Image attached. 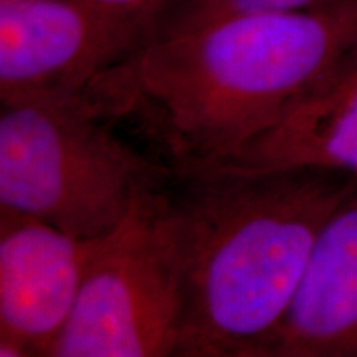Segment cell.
<instances>
[{"label": "cell", "instance_id": "cell-1", "mask_svg": "<svg viewBox=\"0 0 357 357\" xmlns=\"http://www.w3.org/2000/svg\"><path fill=\"white\" fill-rule=\"evenodd\" d=\"M354 50L357 0L234 13L159 35L86 96L136 126L177 176L234 164Z\"/></svg>", "mask_w": 357, "mask_h": 357}, {"label": "cell", "instance_id": "cell-2", "mask_svg": "<svg viewBox=\"0 0 357 357\" xmlns=\"http://www.w3.org/2000/svg\"><path fill=\"white\" fill-rule=\"evenodd\" d=\"M356 184L316 167L174 174L160 211L181 294L174 357H260Z\"/></svg>", "mask_w": 357, "mask_h": 357}, {"label": "cell", "instance_id": "cell-3", "mask_svg": "<svg viewBox=\"0 0 357 357\" xmlns=\"http://www.w3.org/2000/svg\"><path fill=\"white\" fill-rule=\"evenodd\" d=\"M86 95L2 105L0 207L78 238L121 225L146 192L171 184L159 155L141 153Z\"/></svg>", "mask_w": 357, "mask_h": 357}, {"label": "cell", "instance_id": "cell-4", "mask_svg": "<svg viewBox=\"0 0 357 357\" xmlns=\"http://www.w3.org/2000/svg\"><path fill=\"white\" fill-rule=\"evenodd\" d=\"M166 189L137 197L102 236L47 357L176 356L181 294L160 218Z\"/></svg>", "mask_w": 357, "mask_h": 357}, {"label": "cell", "instance_id": "cell-5", "mask_svg": "<svg viewBox=\"0 0 357 357\" xmlns=\"http://www.w3.org/2000/svg\"><path fill=\"white\" fill-rule=\"evenodd\" d=\"M164 8L0 0V102L70 100L160 32Z\"/></svg>", "mask_w": 357, "mask_h": 357}, {"label": "cell", "instance_id": "cell-6", "mask_svg": "<svg viewBox=\"0 0 357 357\" xmlns=\"http://www.w3.org/2000/svg\"><path fill=\"white\" fill-rule=\"evenodd\" d=\"M101 238L0 207V356L47 357Z\"/></svg>", "mask_w": 357, "mask_h": 357}, {"label": "cell", "instance_id": "cell-7", "mask_svg": "<svg viewBox=\"0 0 357 357\" xmlns=\"http://www.w3.org/2000/svg\"><path fill=\"white\" fill-rule=\"evenodd\" d=\"M260 357H357V184L318 234Z\"/></svg>", "mask_w": 357, "mask_h": 357}, {"label": "cell", "instance_id": "cell-8", "mask_svg": "<svg viewBox=\"0 0 357 357\" xmlns=\"http://www.w3.org/2000/svg\"><path fill=\"white\" fill-rule=\"evenodd\" d=\"M223 167H316L357 176V50Z\"/></svg>", "mask_w": 357, "mask_h": 357}, {"label": "cell", "instance_id": "cell-9", "mask_svg": "<svg viewBox=\"0 0 357 357\" xmlns=\"http://www.w3.org/2000/svg\"><path fill=\"white\" fill-rule=\"evenodd\" d=\"M356 0H177L164 8L160 33H174L242 12L307 10ZM158 35V37H159Z\"/></svg>", "mask_w": 357, "mask_h": 357}, {"label": "cell", "instance_id": "cell-10", "mask_svg": "<svg viewBox=\"0 0 357 357\" xmlns=\"http://www.w3.org/2000/svg\"><path fill=\"white\" fill-rule=\"evenodd\" d=\"M89 2L121 8H166L177 0H89Z\"/></svg>", "mask_w": 357, "mask_h": 357}]
</instances>
